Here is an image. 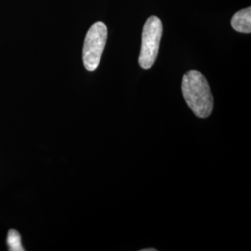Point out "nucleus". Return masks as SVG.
<instances>
[{"label":"nucleus","mask_w":251,"mask_h":251,"mask_svg":"<svg viewBox=\"0 0 251 251\" xmlns=\"http://www.w3.org/2000/svg\"><path fill=\"white\" fill-rule=\"evenodd\" d=\"M181 90L189 108L199 118L209 117L213 110V96L206 77L197 70L183 75Z\"/></svg>","instance_id":"obj_1"},{"label":"nucleus","mask_w":251,"mask_h":251,"mask_svg":"<svg viewBox=\"0 0 251 251\" xmlns=\"http://www.w3.org/2000/svg\"><path fill=\"white\" fill-rule=\"evenodd\" d=\"M162 34L161 20L156 16L147 19L143 29L142 47L139 57V63L142 68L150 69L153 65L158 55Z\"/></svg>","instance_id":"obj_2"},{"label":"nucleus","mask_w":251,"mask_h":251,"mask_svg":"<svg viewBox=\"0 0 251 251\" xmlns=\"http://www.w3.org/2000/svg\"><path fill=\"white\" fill-rule=\"evenodd\" d=\"M107 41V27L102 22L94 23L87 33L83 46V63L88 71L99 66Z\"/></svg>","instance_id":"obj_3"},{"label":"nucleus","mask_w":251,"mask_h":251,"mask_svg":"<svg viewBox=\"0 0 251 251\" xmlns=\"http://www.w3.org/2000/svg\"><path fill=\"white\" fill-rule=\"evenodd\" d=\"M231 25L236 32L251 34V8L239 10L232 18Z\"/></svg>","instance_id":"obj_4"},{"label":"nucleus","mask_w":251,"mask_h":251,"mask_svg":"<svg viewBox=\"0 0 251 251\" xmlns=\"http://www.w3.org/2000/svg\"><path fill=\"white\" fill-rule=\"evenodd\" d=\"M7 244L9 246V251H25L21 241V235L16 230H9L8 238H7Z\"/></svg>","instance_id":"obj_5"},{"label":"nucleus","mask_w":251,"mask_h":251,"mask_svg":"<svg viewBox=\"0 0 251 251\" xmlns=\"http://www.w3.org/2000/svg\"><path fill=\"white\" fill-rule=\"evenodd\" d=\"M141 251H156L155 249H144V250H141Z\"/></svg>","instance_id":"obj_6"}]
</instances>
